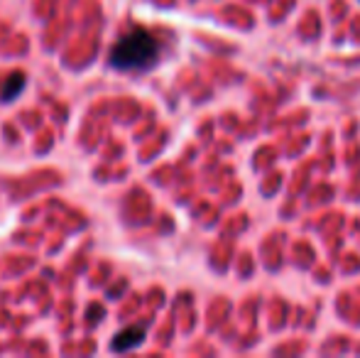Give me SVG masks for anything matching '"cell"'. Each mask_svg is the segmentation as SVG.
I'll return each mask as SVG.
<instances>
[{
	"mask_svg": "<svg viewBox=\"0 0 360 358\" xmlns=\"http://www.w3.org/2000/svg\"><path fill=\"white\" fill-rule=\"evenodd\" d=\"M22 87H25V77H22V74H10V77L5 79L3 91H0V98H3V101H13L15 96L22 91Z\"/></svg>",
	"mask_w": 360,
	"mask_h": 358,
	"instance_id": "3957f363",
	"label": "cell"
},
{
	"mask_svg": "<svg viewBox=\"0 0 360 358\" xmlns=\"http://www.w3.org/2000/svg\"><path fill=\"white\" fill-rule=\"evenodd\" d=\"M145 339V326H128V329L118 331L110 341V349L113 351H130L135 346H140Z\"/></svg>",
	"mask_w": 360,
	"mask_h": 358,
	"instance_id": "7a4b0ae2",
	"label": "cell"
},
{
	"mask_svg": "<svg viewBox=\"0 0 360 358\" xmlns=\"http://www.w3.org/2000/svg\"><path fill=\"white\" fill-rule=\"evenodd\" d=\"M160 57V42L147 30L135 27L118 39L110 49V67L120 72L150 69Z\"/></svg>",
	"mask_w": 360,
	"mask_h": 358,
	"instance_id": "6da1fadb",
	"label": "cell"
}]
</instances>
